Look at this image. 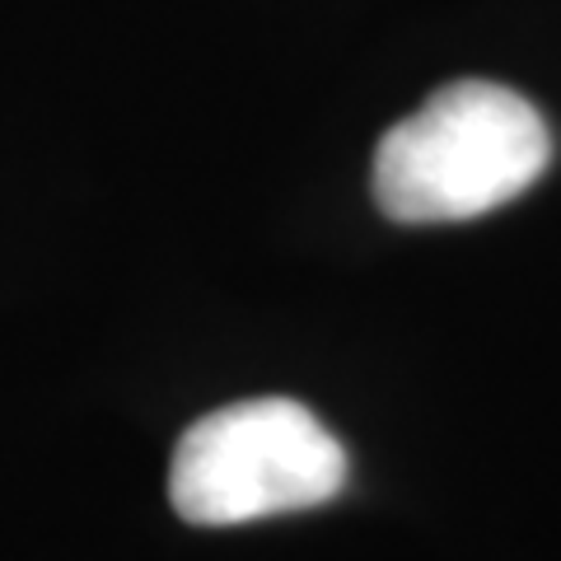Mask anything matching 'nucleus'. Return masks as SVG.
I'll use <instances>...</instances> for the list:
<instances>
[{
  "mask_svg": "<svg viewBox=\"0 0 561 561\" xmlns=\"http://www.w3.org/2000/svg\"><path fill=\"white\" fill-rule=\"evenodd\" d=\"M548 164L552 131L529 99L454 80L383 131L375 202L398 225H459L524 197Z\"/></svg>",
  "mask_w": 561,
  "mask_h": 561,
  "instance_id": "f257e3e1",
  "label": "nucleus"
},
{
  "mask_svg": "<svg viewBox=\"0 0 561 561\" xmlns=\"http://www.w3.org/2000/svg\"><path fill=\"white\" fill-rule=\"evenodd\" d=\"M342 486L337 435L295 398H249L192 421L169 468L173 511L202 529L313 511Z\"/></svg>",
  "mask_w": 561,
  "mask_h": 561,
  "instance_id": "f03ea898",
  "label": "nucleus"
}]
</instances>
